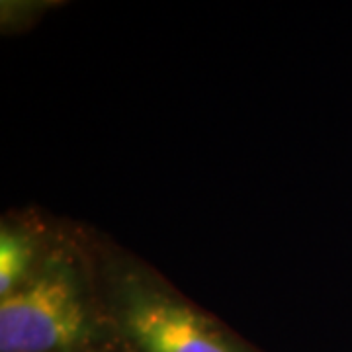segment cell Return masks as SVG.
<instances>
[{
    "mask_svg": "<svg viewBox=\"0 0 352 352\" xmlns=\"http://www.w3.org/2000/svg\"><path fill=\"white\" fill-rule=\"evenodd\" d=\"M122 349L100 286L94 229L59 221L38 270L0 300V352Z\"/></svg>",
    "mask_w": 352,
    "mask_h": 352,
    "instance_id": "1",
    "label": "cell"
},
{
    "mask_svg": "<svg viewBox=\"0 0 352 352\" xmlns=\"http://www.w3.org/2000/svg\"><path fill=\"white\" fill-rule=\"evenodd\" d=\"M106 309L126 352H263L153 264L94 231Z\"/></svg>",
    "mask_w": 352,
    "mask_h": 352,
    "instance_id": "2",
    "label": "cell"
},
{
    "mask_svg": "<svg viewBox=\"0 0 352 352\" xmlns=\"http://www.w3.org/2000/svg\"><path fill=\"white\" fill-rule=\"evenodd\" d=\"M59 219L39 210H10L0 219V300L32 276L57 235Z\"/></svg>",
    "mask_w": 352,
    "mask_h": 352,
    "instance_id": "3",
    "label": "cell"
},
{
    "mask_svg": "<svg viewBox=\"0 0 352 352\" xmlns=\"http://www.w3.org/2000/svg\"><path fill=\"white\" fill-rule=\"evenodd\" d=\"M47 6H53V2H28V0H4L2 8H0V24L2 32L6 34H16V32H24L30 25H34L41 18V14L50 10Z\"/></svg>",
    "mask_w": 352,
    "mask_h": 352,
    "instance_id": "4",
    "label": "cell"
},
{
    "mask_svg": "<svg viewBox=\"0 0 352 352\" xmlns=\"http://www.w3.org/2000/svg\"><path fill=\"white\" fill-rule=\"evenodd\" d=\"M124 351V346H122V349H118V351H112V352H122Z\"/></svg>",
    "mask_w": 352,
    "mask_h": 352,
    "instance_id": "5",
    "label": "cell"
},
{
    "mask_svg": "<svg viewBox=\"0 0 352 352\" xmlns=\"http://www.w3.org/2000/svg\"><path fill=\"white\" fill-rule=\"evenodd\" d=\"M122 352H126V351H122Z\"/></svg>",
    "mask_w": 352,
    "mask_h": 352,
    "instance_id": "6",
    "label": "cell"
}]
</instances>
